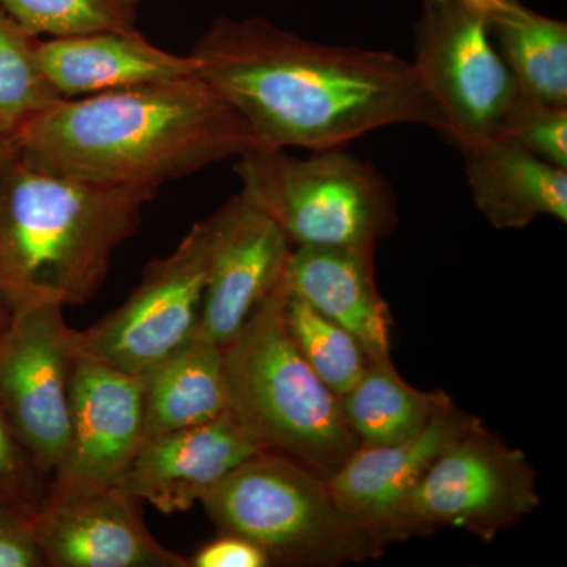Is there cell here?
Returning <instances> with one entry per match:
<instances>
[{
    "label": "cell",
    "mask_w": 567,
    "mask_h": 567,
    "mask_svg": "<svg viewBox=\"0 0 567 567\" xmlns=\"http://www.w3.org/2000/svg\"><path fill=\"white\" fill-rule=\"evenodd\" d=\"M443 391H421L395 371L391 358L369 360L357 383L341 395L342 412L360 445H393L420 434L440 406Z\"/></svg>",
    "instance_id": "cell-21"
},
{
    "label": "cell",
    "mask_w": 567,
    "mask_h": 567,
    "mask_svg": "<svg viewBox=\"0 0 567 567\" xmlns=\"http://www.w3.org/2000/svg\"><path fill=\"white\" fill-rule=\"evenodd\" d=\"M481 424L453 401L436 410L420 434L393 445H360L327 477L347 516L368 529L383 547L399 543L398 520L406 496L436 458Z\"/></svg>",
    "instance_id": "cell-14"
},
{
    "label": "cell",
    "mask_w": 567,
    "mask_h": 567,
    "mask_svg": "<svg viewBox=\"0 0 567 567\" xmlns=\"http://www.w3.org/2000/svg\"><path fill=\"white\" fill-rule=\"evenodd\" d=\"M207 224V281L196 336L226 349L265 298L284 281L293 246L240 194Z\"/></svg>",
    "instance_id": "cell-11"
},
{
    "label": "cell",
    "mask_w": 567,
    "mask_h": 567,
    "mask_svg": "<svg viewBox=\"0 0 567 567\" xmlns=\"http://www.w3.org/2000/svg\"><path fill=\"white\" fill-rule=\"evenodd\" d=\"M254 144L244 117L199 74L61 100L14 142L33 166L155 189Z\"/></svg>",
    "instance_id": "cell-2"
},
{
    "label": "cell",
    "mask_w": 567,
    "mask_h": 567,
    "mask_svg": "<svg viewBox=\"0 0 567 567\" xmlns=\"http://www.w3.org/2000/svg\"><path fill=\"white\" fill-rule=\"evenodd\" d=\"M499 137H507L544 162L567 169V106L522 95Z\"/></svg>",
    "instance_id": "cell-25"
},
{
    "label": "cell",
    "mask_w": 567,
    "mask_h": 567,
    "mask_svg": "<svg viewBox=\"0 0 567 567\" xmlns=\"http://www.w3.org/2000/svg\"><path fill=\"white\" fill-rule=\"evenodd\" d=\"M488 28L518 91L535 102L567 106L566 21L520 0H486Z\"/></svg>",
    "instance_id": "cell-20"
},
{
    "label": "cell",
    "mask_w": 567,
    "mask_h": 567,
    "mask_svg": "<svg viewBox=\"0 0 567 567\" xmlns=\"http://www.w3.org/2000/svg\"><path fill=\"white\" fill-rule=\"evenodd\" d=\"M156 193L43 169L17 151L0 174V297L11 312L92 300Z\"/></svg>",
    "instance_id": "cell-3"
},
{
    "label": "cell",
    "mask_w": 567,
    "mask_h": 567,
    "mask_svg": "<svg viewBox=\"0 0 567 567\" xmlns=\"http://www.w3.org/2000/svg\"><path fill=\"white\" fill-rule=\"evenodd\" d=\"M41 472L0 406V505L35 516L48 495Z\"/></svg>",
    "instance_id": "cell-26"
},
{
    "label": "cell",
    "mask_w": 567,
    "mask_h": 567,
    "mask_svg": "<svg viewBox=\"0 0 567 567\" xmlns=\"http://www.w3.org/2000/svg\"><path fill=\"white\" fill-rule=\"evenodd\" d=\"M3 336H0V341H2Z\"/></svg>",
    "instance_id": "cell-30"
},
{
    "label": "cell",
    "mask_w": 567,
    "mask_h": 567,
    "mask_svg": "<svg viewBox=\"0 0 567 567\" xmlns=\"http://www.w3.org/2000/svg\"><path fill=\"white\" fill-rule=\"evenodd\" d=\"M70 330L62 305H29L11 312L0 341V406L44 475L69 446Z\"/></svg>",
    "instance_id": "cell-10"
},
{
    "label": "cell",
    "mask_w": 567,
    "mask_h": 567,
    "mask_svg": "<svg viewBox=\"0 0 567 567\" xmlns=\"http://www.w3.org/2000/svg\"><path fill=\"white\" fill-rule=\"evenodd\" d=\"M39 51L44 73L63 100L199 74L192 52L163 50L137 29L40 39Z\"/></svg>",
    "instance_id": "cell-16"
},
{
    "label": "cell",
    "mask_w": 567,
    "mask_h": 567,
    "mask_svg": "<svg viewBox=\"0 0 567 567\" xmlns=\"http://www.w3.org/2000/svg\"><path fill=\"white\" fill-rule=\"evenodd\" d=\"M40 39L0 9V141L17 142L61 102L41 65Z\"/></svg>",
    "instance_id": "cell-22"
},
{
    "label": "cell",
    "mask_w": 567,
    "mask_h": 567,
    "mask_svg": "<svg viewBox=\"0 0 567 567\" xmlns=\"http://www.w3.org/2000/svg\"><path fill=\"white\" fill-rule=\"evenodd\" d=\"M142 375V440L208 423L229 406L224 349L199 336Z\"/></svg>",
    "instance_id": "cell-19"
},
{
    "label": "cell",
    "mask_w": 567,
    "mask_h": 567,
    "mask_svg": "<svg viewBox=\"0 0 567 567\" xmlns=\"http://www.w3.org/2000/svg\"><path fill=\"white\" fill-rule=\"evenodd\" d=\"M262 451L226 412L208 423L142 440L114 487L159 513H185L230 470Z\"/></svg>",
    "instance_id": "cell-15"
},
{
    "label": "cell",
    "mask_w": 567,
    "mask_h": 567,
    "mask_svg": "<svg viewBox=\"0 0 567 567\" xmlns=\"http://www.w3.org/2000/svg\"><path fill=\"white\" fill-rule=\"evenodd\" d=\"M144 436V375L74 360L70 440L48 492L78 494L114 487Z\"/></svg>",
    "instance_id": "cell-12"
},
{
    "label": "cell",
    "mask_w": 567,
    "mask_h": 567,
    "mask_svg": "<svg viewBox=\"0 0 567 567\" xmlns=\"http://www.w3.org/2000/svg\"><path fill=\"white\" fill-rule=\"evenodd\" d=\"M140 503L115 487L51 494L32 517L44 566L189 567L148 532Z\"/></svg>",
    "instance_id": "cell-13"
},
{
    "label": "cell",
    "mask_w": 567,
    "mask_h": 567,
    "mask_svg": "<svg viewBox=\"0 0 567 567\" xmlns=\"http://www.w3.org/2000/svg\"><path fill=\"white\" fill-rule=\"evenodd\" d=\"M193 567H267V555L244 537L219 535L189 559Z\"/></svg>",
    "instance_id": "cell-28"
},
{
    "label": "cell",
    "mask_w": 567,
    "mask_h": 567,
    "mask_svg": "<svg viewBox=\"0 0 567 567\" xmlns=\"http://www.w3.org/2000/svg\"><path fill=\"white\" fill-rule=\"evenodd\" d=\"M524 451L477 424L447 447L401 507L399 539L453 527L491 543L539 506Z\"/></svg>",
    "instance_id": "cell-8"
},
{
    "label": "cell",
    "mask_w": 567,
    "mask_h": 567,
    "mask_svg": "<svg viewBox=\"0 0 567 567\" xmlns=\"http://www.w3.org/2000/svg\"><path fill=\"white\" fill-rule=\"evenodd\" d=\"M199 503L219 535L256 544L270 566L336 567L385 551L341 509L327 477L271 451L235 466Z\"/></svg>",
    "instance_id": "cell-5"
},
{
    "label": "cell",
    "mask_w": 567,
    "mask_h": 567,
    "mask_svg": "<svg viewBox=\"0 0 567 567\" xmlns=\"http://www.w3.org/2000/svg\"><path fill=\"white\" fill-rule=\"evenodd\" d=\"M237 158L240 196L267 215L292 246L375 252L398 224L390 183L352 153L331 148L300 158L289 148L254 144Z\"/></svg>",
    "instance_id": "cell-6"
},
{
    "label": "cell",
    "mask_w": 567,
    "mask_h": 567,
    "mask_svg": "<svg viewBox=\"0 0 567 567\" xmlns=\"http://www.w3.org/2000/svg\"><path fill=\"white\" fill-rule=\"evenodd\" d=\"M192 54L256 144L319 152L393 125L445 132L412 62L393 52L319 43L260 17H219Z\"/></svg>",
    "instance_id": "cell-1"
},
{
    "label": "cell",
    "mask_w": 567,
    "mask_h": 567,
    "mask_svg": "<svg viewBox=\"0 0 567 567\" xmlns=\"http://www.w3.org/2000/svg\"><path fill=\"white\" fill-rule=\"evenodd\" d=\"M461 152L473 200L495 229H524L540 216L567 221V169L507 137Z\"/></svg>",
    "instance_id": "cell-18"
},
{
    "label": "cell",
    "mask_w": 567,
    "mask_h": 567,
    "mask_svg": "<svg viewBox=\"0 0 567 567\" xmlns=\"http://www.w3.org/2000/svg\"><path fill=\"white\" fill-rule=\"evenodd\" d=\"M412 65L458 151L499 136L522 99L492 39L486 0H421Z\"/></svg>",
    "instance_id": "cell-7"
},
{
    "label": "cell",
    "mask_w": 567,
    "mask_h": 567,
    "mask_svg": "<svg viewBox=\"0 0 567 567\" xmlns=\"http://www.w3.org/2000/svg\"><path fill=\"white\" fill-rule=\"evenodd\" d=\"M14 153H17V145H14V142L0 141V174H2L3 167L7 166V163L13 158Z\"/></svg>",
    "instance_id": "cell-29"
},
{
    "label": "cell",
    "mask_w": 567,
    "mask_h": 567,
    "mask_svg": "<svg viewBox=\"0 0 567 567\" xmlns=\"http://www.w3.org/2000/svg\"><path fill=\"white\" fill-rule=\"evenodd\" d=\"M144 0H0V9L39 39L136 29Z\"/></svg>",
    "instance_id": "cell-24"
},
{
    "label": "cell",
    "mask_w": 567,
    "mask_h": 567,
    "mask_svg": "<svg viewBox=\"0 0 567 567\" xmlns=\"http://www.w3.org/2000/svg\"><path fill=\"white\" fill-rule=\"evenodd\" d=\"M287 295L284 278L224 349L227 412L265 451L328 477L360 442L347 424L341 395L295 346L284 316Z\"/></svg>",
    "instance_id": "cell-4"
},
{
    "label": "cell",
    "mask_w": 567,
    "mask_h": 567,
    "mask_svg": "<svg viewBox=\"0 0 567 567\" xmlns=\"http://www.w3.org/2000/svg\"><path fill=\"white\" fill-rule=\"evenodd\" d=\"M44 566L33 535L32 516L0 505V567Z\"/></svg>",
    "instance_id": "cell-27"
},
{
    "label": "cell",
    "mask_w": 567,
    "mask_h": 567,
    "mask_svg": "<svg viewBox=\"0 0 567 567\" xmlns=\"http://www.w3.org/2000/svg\"><path fill=\"white\" fill-rule=\"evenodd\" d=\"M207 224H194L173 252L152 260L141 282L100 322L71 328L74 360H91L142 375L192 341L207 281Z\"/></svg>",
    "instance_id": "cell-9"
},
{
    "label": "cell",
    "mask_w": 567,
    "mask_h": 567,
    "mask_svg": "<svg viewBox=\"0 0 567 567\" xmlns=\"http://www.w3.org/2000/svg\"><path fill=\"white\" fill-rule=\"evenodd\" d=\"M284 278L290 293L352 333L369 360L391 358L393 317L377 287L374 252L295 246Z\"/></svg>",
    "instance_id": "cell-17"
},
{
    "label": "cell",
    "mask_w": 567,
    "mask_h": 567,
    "mask_svg": "<svg viewBox=\"0 0 567 567\" xmlns=\"http://www.w3.org/2000/svg\"><path fill=\"white\" fill-rule=\"evenodd\" d=\"M284 316L306 363L331 391L344 395L368 368L369 357L360 341L290 292Z\"/></svg>",
    "instance_id": "cell-23"
}]
</instances>
